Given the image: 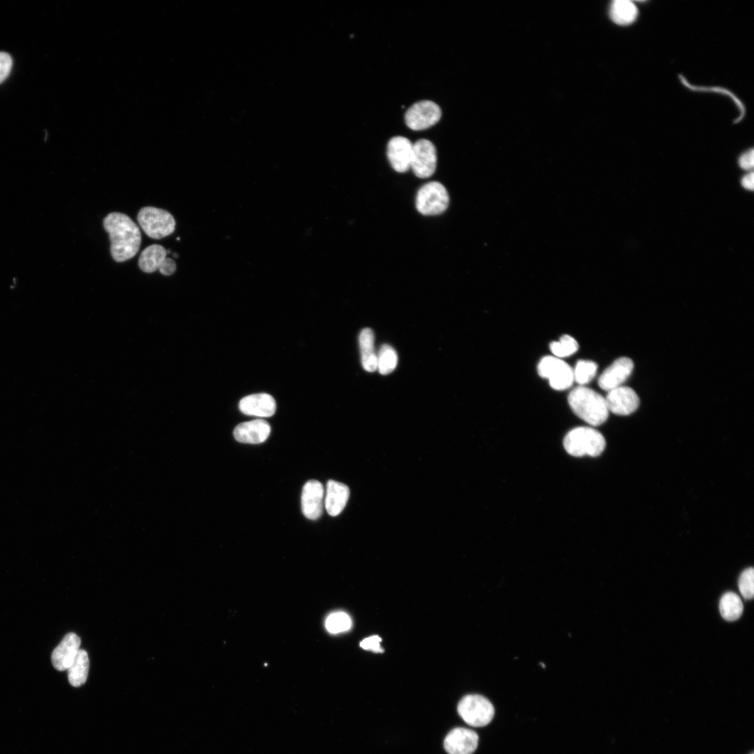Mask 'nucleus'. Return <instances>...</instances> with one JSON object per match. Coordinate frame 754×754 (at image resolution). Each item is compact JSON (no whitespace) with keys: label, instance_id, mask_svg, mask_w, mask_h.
I'll return each instance as SVG.
<instances>
[{"label":"nucleus","instance_id":"1","mask_svg":"<svg viewBox=\"0 0 754 754\" xmlns=\"http://www.w3.org/2000/svg\"><path fill=\"white\" fill-rule=\"evenodd\" d=\"M103 224L109 234L110 254L114 260L125 262L137 254L141 244V233L138 225L128 216L111 212L104 218Z\"/></svg>","mask_w":754,"mask_h":754},{"label":"nucleus","instance_id":"2","mask_svg":"<svg viewBox=\"0 0 754 754\" xmlns=\"http://www.w3.org/2000/svg\"><path fill=\"white\" fill-rule=\"evenodd\" d=\"M568 401L574 413L591 426L600 425L607 420L609 410L605 398L591 388L582 385L575 387L570 392Z\"/></svg>","mask_w":754,"mask_h":754},{"label":"nucleus","instance_id":"3","mask_svg":"<svg viewBox=\"0 0 754 754\" xmlns=\"http://www.w3.org/2000/svg\"><path fill=\"white\" fill-rule=\"evenodd\" d=\"M563 446L573 457H598L604 451L606 441L598 430L589 427H577L566 435Z\"/></svg>","mask_w":754,"mask_h":754},{"label":"nucleus","instance_id":"4","mask_svg":"<svg viewBox=\"0 0 754 754\" xmlns=\"http://www.w3.org/2000/svg\"><path fill=\"white\" fill-rule=\"evenodd\" d=\"M137 220L145 234L155 239L171 235L176 225L175 218L169 212L151 206L141 208Z\"/></svg>","mask_w":754,"mask_h":754},{"label":"nucleus","instance_id":"5","mask_svg":"<svg viewBox=\"0 0 754 754\" xmlns=\"http://www.w3.org/2000/svg\"><path fill=\"white\" fill-rule=\"evenodd\" d=\"M457 712L466 723L473 727L488 725L494 715L491 702L478 694L465 695L458 703Z\"/></svg>","mask_w":754,"mask_h":754},{"label":"nucleus","instance_id":"6","mask_svg":"<svg viewBox=\"0 0 754 754\" xmlns=\"http://www.w3.org/2000/svg\"><path fill=\"white\" fill-rule=\"evenodd\" d=\"M448 193L440 182H428L417 191L415 206L417 211L423 215L440 214L448 208Z\"/></svg>","mask_w":754,"mask_h":754},{"label":"nucleus","instance_id":"7","mask_svg":"<svg viewBox=\"0 0 754 754\" xmlns=\"http://www.w3.org/2000/svg\"><path fill=\"white\" fill-rule=\"evenodd\" d=\"M538 373L547 378L550 386L556 390L569 388L573 381L572 369L566 362L555 356H545L538 364Z\"/></svg>","mask_w":754,"mask_h":754},{"label":"nucleus","instance_id":"8","mask_svg":"<svg viewBox=\"0 0 754 754\" xmlns=\"http://www.w3.org/2000/svg\"><path fill=\"white\" fill-rule=\"evenodd\" d=\"M442 115L440 107L431 101H421L412 105L405 114L407 126L421 131L436 124Z\"/></svg>","mask_w":754,"mask_h":754},{"label":"nucleus","instance_id":"9","mask_svg":"<svg viewBox=\"0 0 754 754\" xmlns=\"http://www.w3.org/2000/svg\"><path fill=\"white\" fill-rule=\"evenodd\" d=\"M436 149L430 140L420 139L413 144L411 168L416 177L421 179L431 177L436 170Z\"/></svg>","mask_w":754,"mask_h":754},{"label":"nucleus","instance_id":"10","mask_svg":"<svg viewBox=\"0 0 754 754\" xmlns=\"http://www.w3.org/2000/svg\"><path fill=\"white\" fill-rule=\"evenodd\" d=\"M168 251L161 245L151 244L146 247L138 259L140 269L145 273L156 270L165 276L172 275L177 268L175 261L167 257Z\"/></svg>","mask_w":754,"mask_h":754},{"label":"nucleus","instance_id":"11","mask_svg":"<svg viewBox=\"0 0 754 754\" xmlns=\"http://www.w3.org/2000/svg\"><path fill=\"white\" fill-rule=\"evenodd\" d=\"M609 412L618 415H628L639 407L640 399L630 387L620 386L608 392L605 397Z\"/></svg>","mask_w":754,"mask_h":754},{"label":"nucleus","instance_id":"12","mask_svg":"<svg viewBox=\"0 0 754 754\" xmlns=\"http://www.w3.org/2000/svg\"><path fill=\"white\" fill-rule=\"evenodd\" d=\"M634 368L633 360L622 357L614 361L598 378L599 387L607 392L620 387L629 378Z\"/></svg>","mask_w":754,"mask_h":754},{"label":"nucleus","instance_id":"13","mask_svg":"<svg viewBox=\"0 0 754 754\" xmlns=\"http://www.w3.org/2000/svg\"><path fill=\"white\" fill-rule=\"evenodd\" d=\"M478 734L465 727H455L445 737L443 746L448 754H472L478 745Z\"/></svg>","mask_w":754,"mask_h":754},{"label":"nucleus","instance_id":"14","mask_svg":"<svg viewBox=\"0 0 754 754\" xmlns=\"http://www.w3.org/2000/svg\"><path fill=\"white\" fill-rule=\"evenodd\" d=\"M413 144L406 138L396 136L390 140L387 146V156L392 168L398 172H405L411 168Z\"/></svg>","mask_w":754,"mask_h":754},{"label":"nucleus","instance_id":"15","mask_svg":"<svg viewBox=\"0 0 754 754\" xmlns=\"http://www.w3.org/2000/svg\"><path fill=\"white\" fill-rule=\"evenodd\" d=\"M324 488L318 480H310L302 489L301 502L304 515L309 519H317L323 512Z\"/></svg>","mask_w":754,"mask_h":754},{"label":"nucleus","instance_id":"16","mask_svg":"<svg viewBox=\"0 0 754 754\" xmlns=\"http://www.w3.org/2000/svg\"><path fill=\"white\" fill-rule=\"evenodd\" d=\"M80 643L77 635L67 633L52 653L51 660L54 667L59 671L67 670L80 650Z\"/></svg>","mask_w":754,"mask_h":754},{"label":"nucleus","instance_id":"17","mask_svg":"<svg viewBox=\"0 0 754 754\" xmlns=\"http://www.w3.org/2000/svg\"><path fill=\"white\" fill-rule=\"evenodd\" d=\"M276 408L274 399L267 393L248 395L242 398L239 403V408L244 414L261 417L272 416Z\"/></svg>","mask_w":754,"mask_h":754},{"label":"nucleus","instance_id":"18","mask_svg":"<svg viewBox=\"0 0 754 754\" xmlns=\"http://www.w3.org/2000/svg\"><path fill=\"white\" fill-rule=\"evenodd\" d=\"M271 427L262 419L239 424L234 429L235 438L244 443L258 444L264 442L269 436Z\"/></svg>","mask_w":754,"mask_h":754},{"label":"nucleus","instance_id":"19","mask_svg":"<svg viewBox=\"0 0 754 754\" xmlns=\"http://www.w3.org/2000/svg\"><path fill=\"white\" fill-rule=\"evenodd\" d=\"M350 495L347 485L330 480L327 483L325 507L327 513L332 516L339 515L346 505Z\"/></svg>","mask_w":754,"mask_h":754},{"label":"nucleus","instance_id":"20","mask_svg":"<svg viewBox=\"0 0 754 754\" xmlns=\"http://www.w3.org/2000/svg\"><path fill=\"white\" fill-rule=\"evenodd\" d=\"M361 362L364 370L373 372L377 369L378 357L374 351V334L371 329L362 330L359 335Z\"/></svg>","mask_w":754,"mask_h":754},{"label":"nucleus","instance_id":"21","mask_svg":"<svg viewBox=\"0 0 754 754\" xmlns=\"http://www.w3.org/2000/svg\"><path fill=\"white\" fill-rule=\"evenodd\" d=\"M89 660L87 653L84 649L79 650L75 658L68 668V679L70 684L74 687L83 685L88 677Z\"/></svg>","mask_w":754,"mask_h":754},{"label":"nucleus","instance_id":"22","mask_svg":"<svg viewBox=\"0 0 754 754\" xmlns=\"http://www.w3.org/2000/svg\"><path fill=\"white\" fill-rule=\"evenodd\" d=\"M609 15L615 23L626 25L635 21L637 15V8L631 1L615 0L610 5Z\"/></svg>","mask_w":754,"mask_h":754},{"label":"nucleus","instance_id":"23","mask_svg":"<svg viewBox=\"0 0 754 754\" xmlns=\"http://www.w3.org/2000/svg\"><path fill=\"white\" fill-rule=\"evenodd\" d=\"M743 603L734 592H727L720 598L719 610L722 617L729 621L737 620L743 612Z\"/></svg>","mask_w":754,"mask_h":754},{"label":"nucleus","instance_id":"24","mask_svg":"<svg viewBox=\"0 0 754 754\" xmlns=\"http://www.w3.org/2000/svg\"><path fill=\"white\" fill-rule=\"evenodd\" d=\"M377 369L382 375L391 373L397 367L398 357L395 350L388 344L381 346L378 355Z\"/></svg>","mask_w":754,"mask_h":754},{"label":"nucleus","instance_id":"25","mask_svg":"<svg viewBox=\"0 0 754 754\" xmlns=\"http://www.w3.org/2000/svg\"><path fill=\"white\" fill-rule=\"evenodd\" d=\"M325 626L327 630L337 634L348 630L352 626L350 616L344 612H334L327 616Z\"/></svg>","mask_w":754,"mask_h":754},{"label":"nucleus","instance_id":"26","mask_svg":"<svg viewBox=\"0 0 754 754\" xmlns=\"http://www.w3.org/2000/svg\"><path fill=\"white\" fill-rule=\"evenodd\" d=\"M597 368V364L593 361L579 360L575 369H572L574 380L579 385L584 386L594 378Z\"/></svg>","mask_w":754,"mask_h":754},{"label":"nucleus","instance_id":"27","mask_svg":"<svg viewBox=\"0 0 754 754\" xmlns=\"http://www.w3.org/2000/svg\"><path fill=\"white\" fill-rule=\"evenodd\" d=\"M579 348L577 341L571 336L563 335L559 341H552L549 348L554 355L561 358L570 356L577 350Z\"/></svg>","mask_w":754,"mask_h":754},{"label":"nucleus","instance_id":"28","mask_svg":"<svg viewBox=\"0 0 754 754\" xmlns=\"http://www.w3.org/2000/svg\"><path fill=\"white\" fill-rule=\"evenodd\" d=\"M739 589L745 599H752L754 596V570L753 568L745 569L739 578Z\"/></svg>","mask_w":754,"mask_h":754},{"label":"nucleus","instance_id":"29","mask_svg":"<svg viewBox=\"0 0 754 754\" xmlns=\"http://www.w3.org/2000/svg\"><path fill=\"white\" fill-rule=\"evenodd\" d=\"M13 65L10 55L6 52H0V84L9 75Z\"/></svg>","mask_w":754,"mask_h":754},{"label":"nucleus","instance_id":"30","mask_svg":"<svg viewBox=\"0 0 754 754\" xmlns=\"http://www.w3.org/2000/svg\"><path fill=\"white\" fill-rule=\"evenodd\" d=\"M381 638L378 635H372L364 639L360 644V646L374 652L381 653L383 649L380 646Z\"/></svg>","mask_w":754,"mask_h":754},{"label":"nucleus","instance_id":"31","mask_svg":"<svg viewBox=\"0 0 754 754\" xmlns=\"http://www.w3.org/2000/svg\"><path fill=\"white\" fill-rule=\"evenodd\" d=\"M739 165L743 170H748L753 167L754 156L753 150L751 149L744 153L738 160Z\"/></svg>","mask_w":754,"mask_h":754},{"label":"nucleus","instance_id":"32","mask_svg":"<svg viewBox=\"0 0 754 754\" xmlns=\"http://www.w3.org/2000/svg\"><path fill=\"white\" fill-rule=\"evenodd\" d=\"M741 184L745 189L753 190V173L750 172L745 175L741 179Z\"/></svg>","mask_w":754,"mask_h":754},{"label":"nucleus","instance_id":"33","mask_svg":"<svg viewBox=\"0 0 754 754\" xmlns=\"http://www.w3.org/2000/svg\"><path fill=\"white\" fill-rule=\"evenodd\" d=\"M173 255H174V256H175V258H177V257H178V255H177V254H176V253H173Z\"/></svg>","mask_w":754,"mask_h":754}]
</instances>
